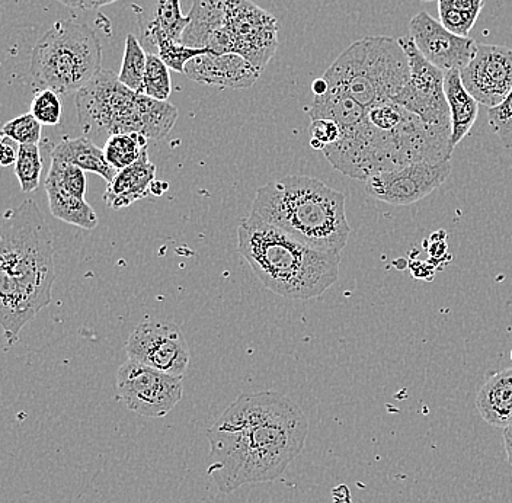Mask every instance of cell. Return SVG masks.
<instances>
[{
    "mask_svg": "<svg viewBox=\"0 0 512 503\" xmlns=\"http://www.w3.org/2000/svg\"><path fill=\"white\" fill-rule=\"evenodd\" d=\"M181 43L213 53H233L226 24V0H194Z\"/></svg>",
    "mask_w": 512,
    "mask_h": 503,
    "instance_id": "cell-17",
    "label": "cell"
},
{
    "mask_svg": "<svg viewBox=\"0 0 512 503\" xmlns=\"http://www.w3.org/2000/svg\"><path fill=\"white\" fill-rule=\"evenodd\" d=\"M450 173V160L412 163L371 176L366 181V191L383 203L411 205L424 200L435 189L440 188Z\"/></svg>",
    "mask_w": 512,
    "mask_h": 503,
    "instance_id": "cell-12",
    "label": "cell"
},
{
    "mask_svg": "<svg viewBox=\"0 0 512 503\" xmlns=\"http://www.w3.org/2000/svg\"><path fill=\"white\" fill-rule=\"evenodd\" d=\"M30 112L43 126H57L62 120V99L51 89L41 91L32 99Z\"/></svg>",
    "mask_w": 512,
    "mask_h": 503,
    "instance_id": "cell-31",
    "label": "cell"
},
{
    "mask_svg": "<svg viewBox=\"0 0 512 503\" xmlns=\"http://www.w3.org/2000/svg\"><path fill=\"white\" fill-rule=\"evenodd\" d=\"M46 191L51 214L56 219L67 224H73V226L80 227V229H96L98 217H96L94 208L89 205L85 198L69 194V192H64L59 188L46 187Z\"/></svg>",
    "mask_w": 512,
    "mask_h": 503,
    "instance_id": "cell-23",
    "label": "cell"
},
{
    "mask_svg": "<svg viewBox=\"0 0 512 503\" xmlns=\"http://www.w3.org/2000/svg\"><path fill=\"white\" fill-rule=\"evenodd\" d=\"M184 75L203 85L235 91L252 88L261 78V72L239 54L213 51L192 59Z\"/></svg>",
    "mask_w": 512,
    "mask_h": 503,
    "instance_id": "cell-15",
    "label": "cell"
},
{
    "mask_svg": "<svg viewBox=\"0 0 512 503\" xmlns=\"http://www.w3.org/2000/svg\"><path fill=\"white\" fill-rule=\"evenodd\" d=\"M168 182H159L155 181L152 185V195H156V197H160V195L165 194L166 189H168Z\"/></svg>",
    "mask_w": 512,
    "mask_h": 503,
    "instance_id": "cell-39",
    "label": "cell"
},
{
    "mask_svg": "<svg viewBox=\"0 0 512 503\" xmlns=\"http://www.w3.org/2000/svg\"><path fill=\"white\" fill-rule=\"evenodd\" d=\"M147 64V51L144 50L142 43L134 37L133 34H128L126 38V50H124L123 64H121L120 80L123 85L130 88L131 91H143L144 73H146Z\"/></svg>",
    "mask_w": 512,
    "mask_h": 503,
    "instance_id": "cell-26",
    "label": "cell"
},
{
    "mask_svg": "<svg viewBox=\"0 0 512 503\" xmlns=\"http://www.w3.org/2000/svg\"><path fill=\"white\" fill-rule=\"evenodd\" d=\"M19 146L11 137L3 136L2 134V156H0V163L2 166H11L16 163L19 155Z\"/></svg>",
    "mask_w": 512,
    "mask_h": 503,
    "instance_id": "cell-35",
    "label": "cell"
},
{
    "mask_svg": "<svg viewBox=\"0 0 512 503\" xmlns=\"http://www.w3.org/2000/svg\"><path fill=\"white\" fill-rule=\"evenodd\" d=\"M169 67L158 54L147 53L146 73L143 80V95L158 101H168L172 94L171 73Z\"/></svg>",
    "mask_w": 512,
    "mask_h": 503,
    "instance_id": "cell-29",
    "label": "cell"
},
{
    "mask_svg": "<svg viewBox=\"0 0 512 503\" xmlns=\"http://www.w3.org/2000/svg\"><path fill=\"white\" fill-rule=\"evenodd\" d=\"M238 249L261 283L284 299H315L339 278L341 253L309 248L252 211L239 223Z\"/></svg>",
    "mask_w": 512,
    "mask_h": 503,
    "instance_id": "cell-4",
    "label": "cell"
},
{
    "mask_svg": "<svg viewBox=\"0 0 512 503\" xmlns=\"http://www.w3.org/2000/svg\"><path fill=\"white\" fill-rule=\"evenodd\" d=\"M156 181V166L144 152L142 158L126 169L115 173L114 179L105 189L104 201L112 210L130 207L137 201L152 195V185Z\"/></svg>",
    "mask_w": 512,
    "mask_h": 503,
    "instance_id": "cell-18",
    "label": "cell"
},
{
    "mask_svg": "<svg viewBox=\"0 0 512 503\" xmlns=\"http://www.w3.org/2000/svg\"><path fill=\"white\" fill-rule=\"evenodd\" d=\"M482 9L483 0H438L441 24L460 37H469Z\"/></svg>",
    "mask_w": 512,
    "mask_h": 503,
    "instance_id": "cell-24",
    "label": "cell"
},
{
    "mask_svg": "<svg viewBox=\"0 0 512 503\" xmlns=\"http://www.w3.org/2000/svg\"><path fill=\"white\" fill-rule=\"evenodd\" d=\"M310 146L315 150H323L338 142L341 137V128L332 120H313L310 124Z\"/></svg>",
    "mask_w": 512,
    "mask_h": 503,
    "instance_id": "cell-34",
    "label": "cell"
},
{
    "mask_svg": "<svg viewBox=\"0 0 512 503\" xmlns=\"http://www.w3.org/2000/svg\"><path fill=\"white\" fill-rule=\"evenodd\" d=\"M444 91L450 108L451 147L454 150L475 126L479 115V102L464 88L460 70L446 72Z\"/></svg>",
    "mask_w": 512,
    "mask_h": 503,
    "instance_id": "cell-19",
    "label": "cell"
},
{
    "mask_svg": "<svg viewBox=\"0 0 512 503\" xmlns=\"http://www.w3.org/2000/svg\"><path fill=\"white\" fill-rule=\"evenodd\" d=\"M133 11L139 22L140 43L147 53L158 54L159 44L165 40L181 43L188 24L181 0H136Z\"/></svg>",
    "mask_w": 512,
    "mask_h": 503,
    "instance_id": "cell-16",
    "label": "cell"
},
{
    "mask_svg": "<svg viewBox=\"0 0 512 503\" xmlns=\"http://www.w3.org/2000/svg\"><path fill=\"white\" fill-rule=\"evenodd\" d=\"M46 187L62 189L69 194L85 198L86 176L85 171L78 166L70 165L59 159H51L50 171L47 173Z\"/></svg>",
    "mask_w": 512,
    "mask_h": 503,
    "instance_id": "cell-28",
    "label": "cell"
},
{
    "mask_svg": "<svg viewBox=\"0 0 512 503\" xmlns=\"http://www.w3.org/2000/svg\"><path fill=\"white\" fill-rule=\"evenodd\" d=\"M128 360L140 362L169 376L184 377L190 364V348L178 325L146 320L128 338Z\"/></svg>",
    "mask_w": 512,
    "mask_h": 503,
    "instance_id": "cell-11",
    "label": "cell"
},
{
    "mask_svg": "<svg viewBox=\"0 0 512 503\" xmlns=\"http://www.w3.org/2000/svg\"><path fill=\"white\" fill-rule=\"evenodd\" d=\"M460 76L464 88L480 105L498 107L512 91V48L478 44Z\"/></svg>",
    "mask_w": 512,
    "mask_h": 503,
    "instance_id": "cell-13",
    "label": "cell"
},
{
    "mask_svg": "<svg viewBox=\"0 0 512 503\" xmlns=\"http://www.w3.org/2000/svg\"><path fill=\"white\" fill-rule=\"evenodd\" d=\"M211 53L207 48H192L176 41L165 40L159 44L158 56L166 66L178 73L185 72V66L195 57Z\"/></svg>",
    "mask_w": 512,
    "mask_h": 503,
    "instance_id": "cell-30",
    "label": "cell"
},
{
    "mask_svg": "<svg viewBox=\"0 0 512 503\" xmlns=\"http://www.w3.org/2000/svg\"><path fill=\"white\" fill-rule=\"evenodd\" d=\"M399 43L408 56L411 78L393 102L430 126L451 130L450 108L444 91L446 73L419 53L411 37L399 38Z\"/></svg>",
    "mask_w": 512,
    "mask_h": 503,
    "instance_id": "cell-9",
    "label": "cell"
},
{
    "mask_svg": "<svg viewBox=\"0 0 512 503\" xmlns=\"http://www.w3.org/2000/svg\"><path fill=\"white\" fill-rule=\"evenodd\" d=\"M307 114L312 121H335L341 130L358 126L368 118L366 107H363L350 95L336 91V89H328L325 95L315 96Z\"/></svg>",
    "mask_w": 512,
    "mask_h": 503,
    "instance_id": "cell-22",
    "label": "cell"
},
{
    "mask_svg": "<svg viewBox=\"0 0 512 503\" xmlns=\"http://www.w3.org/2000/svg\"><path fill=\"white\" fill-rule=\"evenodd\" d=\"M489 126L507 149L512 147V91L498 107L489 108Z\"/></svg>",
    "mask_w": 512,
    "mask_h": 503,
    "instance_id": "cell-33",
    "label": "cell"
},
{
    "mask_svg": "<svg viewBox=\"0 0 512 503\" xmlns=\"http://www.w3.org/2000/svg\"><path fill=\"white\" fill-rule=\"evenodd\" d=\"M57 2L62 3L67 8L88 9L91 0H57Z\"/></svg>",
    "mask_w": 512,
    "mask_h": 503,
    "instance_id": "cell-38",
    "label": "cell"
},
{
    "mask_svg": "<svg viewBox=\"0 0 512 503\" xmlns=\"http://www.w3.org/2000/svg\"><path fill=\"white\" fill-rule=\"evenodd\" d=\"M51 159L63 160L70 165L78 166L82 171L96 173V175L102 176L108 184L118 172L108 163L104 149H101L89 137H78V139L63 137L62 142L54 147Z\"/></svg>",
    "mask_w": 512,
    "mask_h": 503,
    "instance_id": "cell-21",
    "label": "cell"
},
{
    "mask_svg": "<svg viewBox=\"0 0 512 503\" xmlns=\"http://www.w3.org/2000/svg\"><path fill=\"white\" fill-rule=\"evenodd\" d=\"M102 46L94 31L78 21H57L31 54V78L41 91H80L101 72Z\"/></svg>",
    "mask_w": 512,
    "mask_h": 503,
    "instance_id": "cell-7",
    "label": "cell"
},
{
    "mask_svg": "<svg viewBox=\"0 0 512 503\" xmlns=\"http://www.w3.org/2000/svg\"><path fill=\"white\" fill-rule=\"evenodd\" d=\"M409 37L419 53L444 73L462 70L478 47L473 38L453 34L428 12H419L411 19Z\"/></svg>",
    "mask_w": 512,
    "mask_h": 503,
    "instance_id": "cell-14",
    "label": "cell"
},
{
    "mask_svg": "<svg viewBox=\"0 0 512 503\" xmlns=\"http://www.w3.org/2000/svg\"><path fill=\"white\" fill-rule=\"evenodd\" d=\"M147 144L149 139L140 133L114 134L104 144L105 158L112 168L121 171L142 158Z\"/></svg>",
    "mask_w": 512,
    "mask_h": 503,
    "instance_id": "cell-25",
    "label": "cell"
},
{
    "mask_svg": "<svg viewBox=\"0 0 512 503\" xmlns=\"http://www.w3.org/2000/svg\"><path fill=\"white\" fill-rule=\"evenodd\" d=\"M309 434L303 410L275 392L242 393L207 431L210 474L224 495L274 482L302 453Z\"/></svg>",
    "mask_w": 512,
    "mask_h": 503,
    "instance_id": "cell-1",
    "label": "cell"
},
{
    "mask_svg": "<svg viewBox=\"0 0 512 503\" xmlns=\"http://www.w3.org/2000/svg\"><path fill=\"white\" fill-rule=\"evenodd\" d=\"M182 377L127 360L117 371L118 399L144 418H163L181 402Z\"/></svg>",
    "mask_w": 512,
    "mask_h": 503,
    "instance_id": "cell-8",
    "label": "cell"
},
{
    "mask_svg": "<svg viewBox=\"0 0 512 503\" xmlns=\"http://www.w3.org/2000/svg\"><path fill=\"white\" fill-rule=\"evenodd\" d=\"M511 361H512V349H511Z\"/></svg>",
    "mask_w": 512,
    "mask_h": 503,
    "instance_id": "cell-42",
    "label": "cell"
},
{
    "mask_svg": "<svg viewBox=\"0 0 512 503\" xmlns=\"http://www.w3.org/2000/svg\"><path fill=\"white\" fill-rule=\"evenodd\" d=\"M504 444L505 450H507L508 461L512 466V424L508 425L504 431Z\"/></svg>",
    "mask_w": 512,
    "mask_h": 503,
    "instance_id": "cell-36",
    "label": "cell"
},
{
    "mask_svg": "<svg viewBox=\"0 0 512 503\" xmlns=\"http://www.w3.org/2000/svg\"><path fill=\"white\" fill-rule=\"evenodd\" d=\"M43 213L32 200L6 211L0 227V322L9 345L51 301L56 262Z\"/></svg>",
    "mask_w": 512,
    "mask_h": 503,
    "instance_id": "cell-2",
    "label": "cell"
},
{
    "mask_svg": "<svg viewBox=\"0 0 512 503\" xmlns=\"http://www.w3.org/2000/svg\"><path fill=\"white\" fill-rule=\"evenodd\" d=\"M41 173H43V159H41L40 146L21 144L18 160L15 163V175L24 194H30L38 188Z\"/></svg>",
    "mask_w": 512,
    "mask_h": 503,
    "instance_id": "cell-27",
    "label": "cell"
},
{
    "mask_svg": "<svg viewBox=\"0 0 512 503\" xmlns=\"http://www.w3.org/2000/svg\"><path fill=\"white\" fill-rule=\"evenodd\" d=\"M328 89V82L323 78L316 79L315 82H313L312 91L315 96L325 95Z\"/></svg>",
    "mask_w": 512,
    "mask_h": 503,
    "instance_id": "cell-37",
    "label": "cell"
},
{
    "mask_svg": "<svg viewBox=\"0 0 512 503\" xmlns=\"http://www.w3.org/2000/svg\"><path fill=\"white\" fill-rule=\"evenodd\" d=\"M41 131H43V124L31 112L8 121L2 128L3 136L11 137L19 144L40 143Z\"/></svg>",
    "mask_w": 512,
    "mask_h": 503,
    "instance_id": "cell-32",
    "label": "cell"
},
{
    "mask_svg": "<svg viewBox=\"0 0 512 503\" xmlns=\"http://www.w3.org/2000/svg\"><path fill=\"white\" fill-rule=\"evenodd\" d=\"M76 110L85 136L104 144L114 134L126 133L165 139L178 118L174 105L131 91L110 70H101L78 91Z\"/></svg>",
    "mask_w": 512,
    "mask_h": 503,
    "instance_id": "cell-5",
    "label": "cell"
},
{
    "mask_svg": "<svg viewBox=\"0 0 512 503\" xmlns=\"http://www.w3.org/2000/svg\"><path fill=\"white\" fill-rule=\"evenodd\" d=\"M118 2V0H91L88 5V9H98L102 6L111 5V3Z\"/></svg>",
    "mask_w": 512,
    "mask_h": 503,
    "instance_id": "cell-40",
    "label": "cell"
},
{
    "mask_svg": "<svg viewBox=\"0 0 512 503\" xmlns=\"http://www.w3.org/2000/svg\"><path fill=\"white\" fill-rule=\"evenodd\" d=\"M252 213L320 252L341 253L351 235L345 195L306 175H288L259 188Z\"/></svg>",
    "mask_w": 512,
    "mask_h": 503,
    "instance_id": "cell-3",
    "label": "cell"
},
{
    "mask_svg": "<svg viewBox=\"0 0 512 503\" xmlns=\"http://www.w3.org/2000/svg\"><path fill=\"white\" fill-rule=\"evenodd\" d=\"M409 78L408 56L399 40L383 35L355 41L323 75L329 89L350 95L367 110L395 101Z\"/></svg>",
    "mask_w": 512,
    "mask_h": 503,
    "instance_id": "cell-6",
    "label": "cell"
},
{
    "mask_svg": "<svg viewBox=\"0 0 512 503\" xmlns=\"http://www.w3.org/2000/svg\"><path fill=\"white\" fill-rule=\"evenodd\" d=\"M226 24L233 53L264 72L277 53L278 19L251 0H226Z\"/></svg>",
    "mask_w": 512,
    "mask_h": 503,
    "instance_id": "cell-10",
    "label": "cell"
},
{
    "mask_svg": "<svg viewBox=\"0 0 512 503\" xmlns=\"http://www.w3.org/2000/svg\"><path fill=\"white\" fill-rule=\"evenodd\" d=\"M422 2H434V0H422Z\"/></svg>",
    "mask_w": 512,
    "mask_h": 503,
    "instance_id": "cell-41",
    "label": "cell"
},
{
    "mask_svg": "<svg viewBox=\"0 0 512 503\" xmlns=\"http://www.w3.org/2000/svg\"><path fill=\"white\" fill-rule=\"evenodd\" d=\"M476 409L483 421L495 428L512 424V368L486 381L476 397Z\"/></svg>",
    "mask_w": 512,
    "mask_h": 503,
    "instance_id": "cell-20",
    "label": "cell"
}]
</instances>
